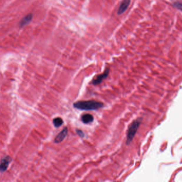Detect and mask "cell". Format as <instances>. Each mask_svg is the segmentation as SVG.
Returning a JSON list of instances; mask_svg holds the SVG:
<instances>
[{
    "label": "cell",
    "mask_w": 182,
    "mask_h": 182,
    "mask_svg": "<svg viewBox=\"0 0 182 182\" xmlns=\"http://www.w3.org/2000/svg\"><path fill=\"white\" fill-rule=\"evenodd\" d=\"M81 120L84 124H89L94 121V118L92 115L87 113L83 114L81 118Z\"/></svg>",
    "instance_id": "ba28073f"
},
{
    "label": "cell",
    "mask_w": 182,
    "mask_h": 182,
    "mask_svg": "<svg viewBox=\"0 0 182 182\" xmlns=\"http://www.w3.org/2000/svg\"><path fill=\"white\" fill-rule=\"evenodd\" d=\"M68 131V128L67 127L63 128V130L57 135V136L55 137L54 140V143L59 144L62 142L63 140H65L66 136L67 135Z\"/></svg>",
    "instance_id": "5b68a950"
},
{
    "label": "cell",
    "mask_w": 182,
    "mask_h": 182,
    "mask_svg": "<svg viewBox=\"0 0 182 182\" xmlns=\"http://www.w3.org/2000/svg\"><path fill=\"white\" fill-rule=\"evenodd\" d=\"M130 2H131V0H123V2L120 4V6L118 9V14L120 15V14H123V13H124L129 7Z\"/></svg>",
    "instance_id": "52a82bcc"
},
{
    "label": "cell",
    "mask_w": 182,
    "mask_h": 182,
    "mask_svg": "<svg viewBox=\"0 0 182 182\" xmlns=\"http://www.w3.org/2000/svg\"><path fill=\"white\" fill-rule=\"evenodd\" d=\"M109 73H110V68H106L105 71L103 73L97 75L95 79H94L92 80V84L94 85H100L104 81V80L106 79L108 77Z\"/></svg>",
    "instance_id": "3957f363"
},
{
    "label": "cell",
    "mask_w": 182,
    "mask_h": 182,
    "mask_svg": "<svg viewBox=\"0 0 182 182\" xmlns=\"http://www.w3.org/2000/svg\"><path fill=\"white\" fill-rule=\"evenodd\" d=\"M142 118H139L137 119L134 120L128 127L127 132V138H126V144L129 145L133 140L134 137L135 136L138 129L140 127V125L142 123Z\"/></svg>",
    "instance_id": "7a4b0ae2"
},
{
    "label": "cell",
    "mask_w": 182,
    "mask_h": 182,
    "mask_svg": "<svg viewBox=\"0 0 182 182\" xmlns=\"http://www.w3.org/2000/svg\"><path fill=\"white\" fill-rule=\"evenodd\" d=\"M73 107L79 110L82 111H95L102 108L104 103L94 100H82L74 102Z\"/></svg>",
    "instance_id": "6da1fadb"
},
{
    "label": "cell",
    "mask_w": 182,
    "mask_h": 182,
    "mask_svg": "<svg viewBox=\"0 0 182 182\" xmlns=\"http://www.w3.org/2000/svg\"><path fill=\"white\" fill-rule=\"evenodd\" d=\"M11 161L12 158L9 155H6L5 157H3V158L1 159V166H0V170L2 173L7 170L9 166Z\"/></svg>",
    "instance_id": "277c9868"
},
{
    "label": "cell",
    "mask_w": 182,
    "mask_h": 182,
    "mask_svg": "<svg viewBox=\"0 0 182 182\" xmlns=\"http://www.w3.org/2000/svg\"><path fill=\"white\" fill-rule=\"evenodd\" d=\"M76 132H77V135L81 137V138H84L85 137V134L84 133V132L80 130V129H77L76 130Z\"/></svg>",
    "instance_id": "30bf717a"
},
{
    "label": "cell",
    "mask_w": 182,
    "mask_h": 182,
    "mask_svg": "<svg viewBox=\"0 0 182 182\" xmlns=\"http://www.w3.org/2000/svg\"><path fill=\"white\" fill-rule=\"evenodd\" d=\"M52 123H53L54 127L59 128L60 126L63 125V123H64V121L61 118L57 117V118H55L53 119Z\"/></svg>",
    "instance_id": "9c48e42d"
},
{
    "label": "cell",
    "mask_w": 182,
    "mask_h": 182,
    "mask_svg": "<svg viewBox=\"0 0 182 182\" xmlns=\"http://www.w3.org/2000/svg\"><path fill=\"white\" fill-rule=\"evenodd\" d=\"M173 6H174L175 8L178 9V10H180L182 11V3L178 2H175V3H174V4H173Z\"/></svg>",
    "instance_id": "8fae6325"
},
{
    "label": "cell",
    "mask_w": 182,
    "mask_h": 182,
    "mask_svg": "<svg viewBox=\"0 0 182 182\" xmlns=\"http://www.w3.org/2000/svg\"><path fill=\"white\" fill-rule=\"evenodd\" d=\"M33 15L32 14H27L21 20H20L19 24V27L23 28L25 26L28 25L31 22L32 20L33 19Z\"/></svg>",
    "instance_id": "8992f818"
}]
</instances>
